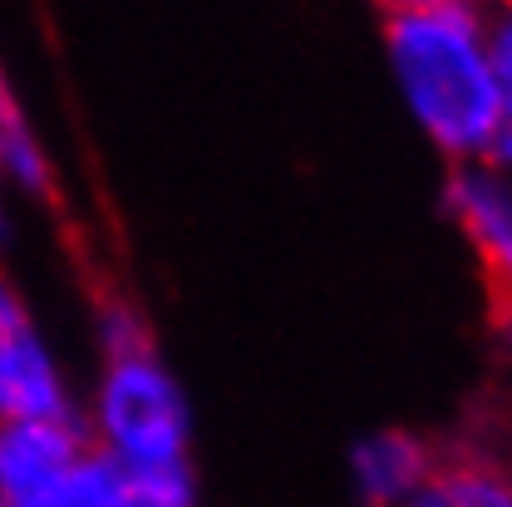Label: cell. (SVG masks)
<instances>
[{
    "label": "cell",
    "mask_w": 512,
    "mask_h": 507,
    "mask_svg": "<svg viewBox=\"0 0 512 507\" xmlns=\"http://www.w3.org/2000/svg\"><path fill=\"white\" fill-rule=\"evenodd\" d=\"M380 50L424 143L453 168L488 163L498 138L488 10L473 0H394L380 10Z\"/></svg>",
    "instance_id": "1"
},
{
    "label": "cell",
    "mask_w": 512,
    "mask_h": 507,
    "mask_svg": "<svg viewBox=\"0 0 512 507\" xmlns=\"http://www.w3.org/2000/svg\"><path fill=\"white\" fill-rule=\"evenodd\" d=\"M99 375L79 409L89 444L124 473L192 463V399L178 370L158 355L153 330L133 301H104L94 316Z\"/></svg>",
    "instance_id": "2"
},
{
    "label": "cell",
    "mask_w": 512,
    "mask_h": 507,
    "mask_svg": "<svg viewBox=\"0 0 512 507\" xmlns=\"http://www.w3.org/2000/svg\"><path fill=\"white\" fill-rule=\"evenodd\" d=\"M20 419H79V399L30 296L0 266V424Z\"/></svg>",
    "instance_id": "3"
},
{
    "label": "cell",
    "mask_w": 512,
    "mask_h": 507,
    "mask_svg": "<svg viewBox=\"0 0 512 507\" xmlns=\"http://www.w3.org/2000/svg\"><path fill=\"white\" fill-rule=\"evenodd\" d=\"M444 207L463 242L483 261L488 281L512 301V173L493 163L453 168L444 188Z\"/></svg>",
    "instance_id": "4"
},
{
    "label": "cell",
    "mask_w": 512,
    "mask_h": 507,
    "mask_svg": "<svg viewBox=\"0 0 512 507\" xmlns=\"http://www.w3.org/2000/svg\"><path fill=\"white\" fill-rule=\"evenodd\" d=\"M439 468V448L419 429L384 424L360 434L345 453V478L360 507H404Z\"/></svg>",
    "instance_id": "5"
},
{
    "label": "cell",
    "mask_w": 512,
    "mask_h": 507,
    "mask_svg": "<svg viewBox=\"0 0 512 507\" xmlns=\"http://www.w3.org/2000/svg\"><path fill=\"white\" fill-rule=\"evenodd\" d=\"M84 448L89 434L79 419L0 424V507H35Z\"/></svg>",
    "instance_id": "6"
},
{
    "label": "cell",
    "mask_w": 512,
    "mask_h": 507,
    "mask_svg": "<svg viewBox=\"0 0 512 507\" xmlns=\"http://www.w3.org/2000/svg\"><path fill=\"white\" fill-rule=\"evenodd\" d=\"M0 183L25 202H45L55 192V158L10 79L0 84Z\"/></svg>",
    "instance_id": "7"
},
{
    "label": "cell",
    "mask_w": 512,
    "mask_h": 507,
    "mask_svg": "<svg viewBox=\"0 0 512 507\" xmlns=\"http://www.w3.org/2000/svg\"><path fill=\"white\" fill-rule=\"evenodd\" d=\"M404 507H512V473L488 458H439L434 478Z\"/></svg>",
    "instance_id": "8"
},
{
    "label": "cell",
    "mask_w": 512,
    "mask_h": 507,
    "mask_svg": "<svg viewBox=\"0 0 512 507\" xmlns=\"http://www.w3.org/2000/svg\"><path fill=\"white\" fill-rule=\"evenodd\" d=\"M35 507H128V473L89 444Z\"/></svg>",
    "instance_id": "9"
},
{
    "label": "cell",
    "mask_w": 512,
    "mask_h": 507,
    "mask_svg": "<svg viewBox=\"0 0 512 507\" xmlns=\"http://www.w3.org/2000/svg\"><path fill=\"white\" fill-rule=\"evenodd\" d=\"M488 60L498 84V138H493L488 163L512 173V5L488 10Z\"/></svg>",
    "instance_id": "10"
},
{
    "label": "cell",
    "mask_w": 512,
    "mask_h": 507,
    "mask_svg": "<svg viewBox=\"0 0 512 507\" xmlns=\"http://www.w3.org/2000/svg\"><path fill=\"white\" fill-rule=\"evenodd\" d=\"M128 507H202L197 468H153V473H128Z\"/></svg>",
    "instance_id": "11"
},
{
    "label": "cell",
    "mask_w": 512,
    "mask_h": 507,
    "mask_svg": "<svg viewBox=\"0 0 512 507\" xmlns=\"http://www.w3.org/2000/svg\"><path fill=\"white\" fill-rule=\"evenodd\" d=\"M10 74H5V64H0V84H5ZM10 242V192H5V183H0V247Z\"/></svg>",
    "instance_id": "12"
}]
</instances>
